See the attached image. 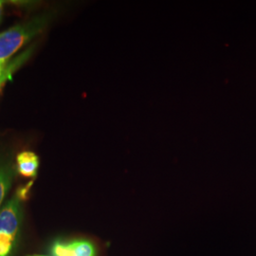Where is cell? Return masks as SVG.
<instances>
[{
	"label": "cell",
	"instance_id": "277c9868",
	"mask_svg": "<svg viewBox=\"0 0 256 256\" xmlns=\"http://www.w3.org/2000/svg\"><path fill=\"white\" fill-rule=\"evenodd\" d=\"M16 166L8 155H0V206L9 192L16 176Z\"/></svg>",
	"mask_w": 256,
	"mask_h": 256
},
{
	"label": "cell",
	"instance_id": "9c48e42d",
	"mask_svg": "<svg viewBox=\"0 0 256 256\" xmlns=\"http://www.w3.org/2000/svg\"></svg>",
	"mask_w": 256,
	"mask_h": 256
},
{
	"label": "cell",
	"instance_id": "52a82bcc",
	"mask_svg": "<svg viewBox=\"0 0 256 256\" xmlns=\"http://www.w3.org/2000/svg\"><path fill=\"white\" fill-rule=\"evenodd\" d=\"M32 184V182L28 183L27 186H25V187H21V188H19L18 190L16 196H18L19 198H20L21 200H26V198H27L28 190H30V188Z\"/></svg>",
	"mask_w": 256,
	"mask_h": 256
},
{
	"label": "cell",
	"instance_id": "7a4b0ae2",
	"mask_svg": "<svg viewBox=\"0 0 256 256\" xmlns=\"http://www.w3.org/2000/svg\"><path fill=\"white\" fill-rule=\"evenodd\" d=\"M21 200L16 194L0 210V256H10L22 222Z\"/></svg>",
	"mask_w": 256,
	"mask_h": 256
},
{
	"label": "cell",
	"instance_id": "3957f363",
	"mask_svg": "<svg viewBox=\"0 0 256 256\" xmlns=\"http://www.w3.org/2000/svg\"><path fill=\"white\" fill-rule=\"evenodd\" d=\"M50 252L52 256H96V248L92 242L84 239L56 240L52 245Z\"/></svg>",
	"mask_w": 256,
	"mask_h": 256
},
{
	"label": "cell",
	"instance_id": "8992f818",
	"mask_svg": "<svg viewBox=\"0 0 256 256\" xmlns=\"http://www.w3.org/2000/svg\"><path fill=\"white\" fill-rule=\"evenodd\" d=\"M39 167V158L30 151H24L16 156V171L26 178H36Z\"/></svg>",
	"mask_w": 256,
	"mask_h": 256
},
{
	"label": "cell",
	"instance_id": "5b68a950",
	"mask_svg": "<svg viewBox=\"0 0 256 256\" xmlns=\"http://www.w3.org/2000/svg\"><path fill=\"white\" fill-rule=\"evenodd\" d=\"M34 46L27 48L23 54L18 55L12 60H9L7 62H0V88L7 82V81L12 80V74L16 70L24 64L30 56L34 52Z\"/></svg>",
	"mask_w": 256,
	"mask_h": 256
},
{
	"label": "cell",
	"instance_id": "ba28073f",
	"mask_svg": "<svg viewBox=\"0 0 256 256\" xmlns=\"http://www.w3.org/2000/svg\"><path fill=\"white\" fill-rule=\"evenodd\" d=\"M2 14H3V8H2V1H0V19L2 16Z\"/></svg>",
	"mask_w": 256,
	"mask_h": 256
},
{
	"label": "cell",
	"instance_id": "6da1fadb",
	"mask_svg": "<svg viewBox=\"0 0 256 256\" xmlns=\"http://www.w3.org/2000/svg\"><path fill=\"white\" fill-rule=\"evenodd\" d=\"M54 18V12H44L0 34V62L10 58L46 28Z\"/></svg>",
	"mask_w": 256,
	"mask_h": 256
}]
</instances>
